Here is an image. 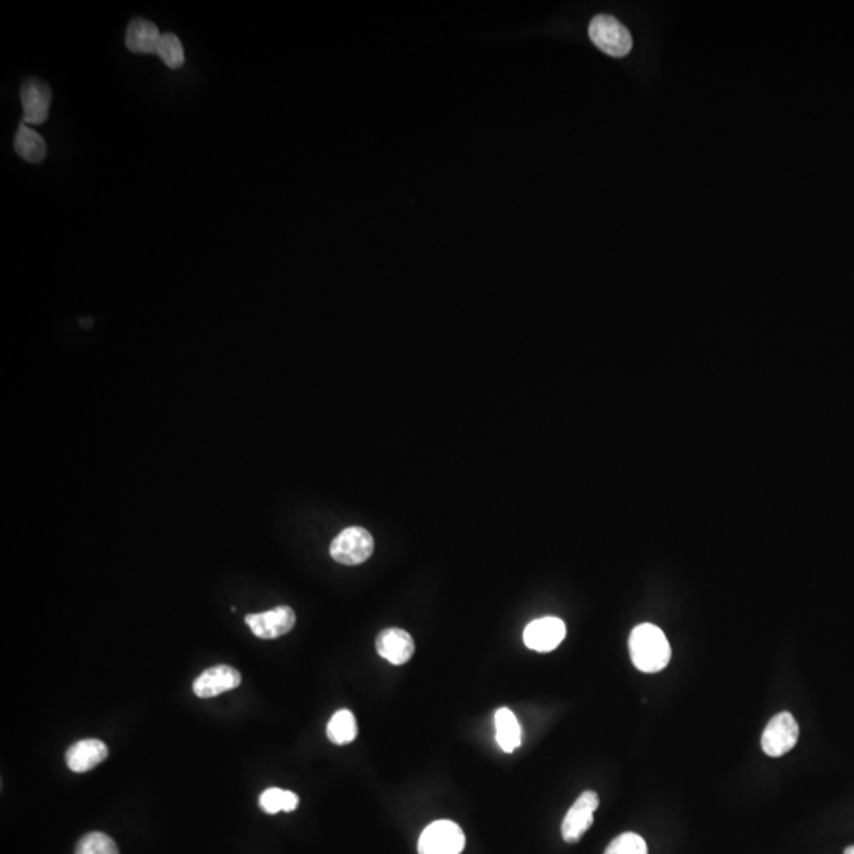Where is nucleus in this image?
I'll return each instance as SVG.
<instances>
[{
	"label": "nucleus",
	"instance_id": "1",
	"mask_svg": "<svg viewBox=\"0 0 854 854\" xmlns=\"http://www.w3.org/2000/svg\"><path fill=\"white\" fill-rule=\"evenodd\" d=\"M628 647L633 665L643 673H660L671 662V646L657 625L641 624L633 628Z\"/></svg>",
	"mask_w": 854,
	"mask_h": 854
},
{
	"label": "nucleus",
	"instance_id": "2",
	"mask_svg": "<svg viewBox=\"0 0 854 854\" xmlns=\"http://www.w3.org/2000/svg\"><path fill=\"white\" fill-rule=\"evenodd\" d=\"M590 40L597 48L613 57L627 56L633 48V38L619 19L598 15L590 21Z\"/></svg>",
	"mask_w": 854,
	"mask_h": 854
},
{
	"label": "nucleus",
	"instance_id": "3",
	"mask_svg": "<svg viewBox=\"0 0 854 854\" xmlns=\"http://www.w3.org/2000/svg\"><path fill=\"white\" fill-rule=\"evenodd\" d=\"M464 847V831L450 820L429 824L418 840V854H461Z\"/></svg>",
	"mask_w": 854,
	"mask_h": 854
},
{
	"label": "nucleus",
	"instance_id": "4",
	"mask_svg": "<svg viewBox=\"0 0 854 854\" xmlns=\"http://www.w3.org/2000/svg\"><path fill=\"white\" fill-rule=\"evenodd\" d=\"M374 538L363 527H347L331 543V557L342 565H361L374 552Z\"/></svg>",
	"mask_w": 854,
	"mask_h": 854
},
{
	"label": "nucleus",
	"instance_id": "5",
	"mask_svg": "<svg viewBox=\"0 0 854 854\" xmlns=\"http://www.w3.org/2000/svg\"><path fill=\"white\" fill-rule=\"evenodd\" d=\"M799 725L790 712H780L769 720L761 737V747L766 755L779 758L798 744Z\"/></svg>",
	"mask_w": 854,
	"mask_h": 854
},
{
	"label": "nucleus",
	"instance_id": "6",
	"mask_svg": "<svg viewBox=\"0 0 854 854\" xmlns=\"http://www.w3.org/2000/svg\"><path fill=\"white\" fill-rule=\"evenodd\" d=\"M600 805V798L595 791H584L571 805L562 821V837L567 843H578L582 836L592 828L594 813Z\"/></svg>",
	"mask_w": 854,
	"mask_h": 854
},
{
	"label": "nucleus",
	"instance_id": "7",
	"mask_svg": "<svg viewBox=\"0 0 854 854\" xmlns=\"http://www.w3.org/2000/svg\"><path fill=\"white\" fill-rule=\"evenodd\" d=\"M567 636V627L559 617H541L533 620L524 630V643L535 652L557 649Z\"/></svg>",
	"mask_w": 854,
	"mask_h": 854
},
{
	"label": "nucleus",
	"instance_id": "8",
	"mask_svg": "<svg viewBox=\"0 0 854 854\" xmlns=\"http://www.w3.org/2000/svg\"><path fill=\"white\" fill-rule=\"evenodd\" d=\"M246 624L257 638H280L290 633L291 628L295 627V611L288 606H277L266 613L249 614L246 617Z\"/></svg>",
	"mask_w": 854,
	"mask_h": 854
},
{
	"label": "nucleus",
	"instance_id": "9",
	"mask_svg": "<svg viewBox=\"0 0 854 854\" xmlns=\"http://www.w3.org/2000/svg\"><path fill=\"white\" fill-rule=\"evenodd\" d=\"M21 103H23V124H43L50 114V86L38 78H29L21 86Z\"/></svg>",
	"mask_w": 854,
	"mask_h": 854
},
{
	"label": "nucleus",
	"instance_id": "10",
	"mask_svg": "<svg viewBox=\"0 0 854 854\" xmlns=\"http://www.w3.org/2000/svg\"><path fill=\"white\" fill-rule=\"evenodd\" d=\"M241 685V674L238 669L227 665L208 668L193 682V692L198 698H214L222 693L235 690Z\"/></svg>",
	"mask_w": 854,
	"mask_h": 854
},
{
	"label": "nucleus",
	"instance_id": "11",
	"mask_svg": "<svg viewBox=\"0 0 854 854\" xmlns=\"http://www.w3.org/2000/svg\"><path fill=\"white\" fill-rule=\"evenodd\" d=\"M380 657L391 665L401 666L409 662L415 654V643L409 632L402 628H386L375 641Z\"/></svg>",
	"mask_w": 854,
	"mask_h": 854
},
{
	"label": "nucleus",
	"instance_id": "12",
	"mask_svg": "<svg viewBox=\"0 0 854 854\" xmlns=\"http://www.w3.org/2000/svg\"><path fill=\"white\" fill-rule=\"evenodd\" d=\"M108 747L105 742L99 739H84V741L75 742L70 745V749L65 753V763L69 766L70 771L87 772L99 766L100 763L108 758Z\"/></svg>",
	"mask_w": 854,
	"mask_h": 854
},
{
	"label": "nucleus",
	"instance_id": "13",
	"mask_svg": "<svg viewBox=\"0 0 854 854\" xmlns=\"http://www.w3.org/2000/svg\"><path fill=\"white\" fill-rule=\"evenodd\" d=\"M162 35L159 27L149 19L135 18L127 27L125 46L135 54H155Z\"/></svg>",
	"mask_w": 854,
	"mask_h": 854
},
{
	"label": "nucleus",
	"instance_id": "14",
	"mask_svg": "<svg viewBox=\"0 0 854 854\" xmlns=\"http://www.w3.org/2000/svg\"><path fill=\"white\" fill-rule=\"evenodd\" d=\"M496 739L500 749L505 753H513L521 745V726L518 718L507 707H500L496 712Z\"/></svg>",
	"mask_w": 854,
	"mask_h": 854
},
{
	"label": "nucleus",
	"instance_id": "15",
	"mask_svg": "<svg viewBox=\"0 0 854 854\" xmlns=\"http://www.w3.org/2000/svg\"><path fill=\"white\" fill-rule=\"evenodd\" d=\"M15 151L26 162L40 163L46 157V143L40 133L29 125L21 124L16 132Z\"/></svg>",
	"mask_w": 854,
	"mask_h": 854
},
{
	"label": "nucleus",
	"instance_id": "16",
	"mask_svg": "<svg viewBox=\"0 0 854 854\" xmlns=\"http://www.w3.org/2000/svg\"><path fill=\"white\" fill-rule=\"evenodd\" d=\"M329 741L336 745L350 744L358 736V725L352 711L341 709L329 720L326 728Z\"/></svg>",
	"mask_w": 854,
	"mask_h": 854
},
{
	"label": "nucleus",
	"instance_id": "17",
	"mask_svg": "<svg viewBox=\"0 0 854 854\" xmlns=\"http://www.w3.org/2000/svg\"><path fill=\"white\" fill-rule=\"evenodd\" d=\"M263 812L276 815L279 812H295L298 809L299 798L293 791L268 788L260 796Z\"/></svg>",
	"mask_w": 854,
	"mask_h": 854
},
{
	"label": "nucleus",
	"instance_id": "18",
	"mask_svg": "<svg viewBox=\"0 0 854 854\" xmlns=\"http://www.w3.org/2000/svg\"><path fill=\"white\" fill-rule=\"evenodd\" d=\"M157 56L162 59L163 64L167 65L168 69L179 70L186 64V51L182 46L178 35L163 34L160 38L159 46H157Z\"/></svg>",
	"mask_w": 854,
	"mask_h": 854
},
{
	"label": "nucleus",
	"instance_id": "19",
	"mask_svg": "<svg viewBox=\"0 0 854 854\" xmlns=\"http://www.w3.org/2000/svg\"><path fill=\"white\" fill-rule=\"evenodd\" d=\"M75 854H119V850L110 836L102 832H91L78 842Z\"/></svg>",
	"mask_w": 854,
	"mask_h": 854
},
{
	"label": "nucleus",
	"instance_id": "20",
	"mask_svg": "<svg viewBox=\"0 0 854 854\" xmlns=\"http://www.w3.org/2000/svg\"><path fill=\"white\" fill-rule=\"evenodd\" d=\"M605 854H647V843L635 832H625L609 843Z\"/></svg>",
	"mask_w": 854,
	"mask_h": 854
},
{
	"label": "nucleus",
	"instance_id": "21",
	"mask_svg": "<svg viewBox=\"0 0 854 854\" xmlns=\"http://www.w3.org/2000/svg\"><path fill=\"white\" fill-rule=\"evenodd\" d=\"M843 854H854V845H851V847L845 848V851H843Z\"/></svg>",
	"mask_w": 854,
	"mask_h": 854
}]
</instances>
